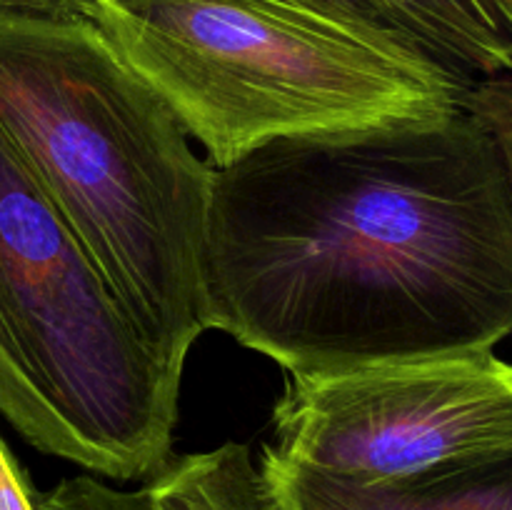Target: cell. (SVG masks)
Returning <instances> with one entry per match:
<instances>
[{
    "label": "cell",
    "mask_w": 512,
    "mask_h": 510,
    "mask_svg": "<svg viewBox=\"0 0 512 510\" xmlns=\"http://www.w3.org/2000/svg\"><path fill=\"white\" fill-rule=\"evenodd\" d=\"M210 328L290 378L512 335V190L468 108L275 138L215 168Z\"/></svg>",
    "instance_id": "cell-1"
},
{
    "label": "cell",
    "mask_w": 512,
    "mask_h": 510,
    "mask_svg": "<svg viewBox=\"0 0 512 510\" xmlns=\"http://www.w3.org/2000/svg\"><path fill=\"white\" fill-rule=\"evenodd\" d=\"M0 133L135 333L183 378L210 330L215 168L173 110L85 15L0 8Z\"/></svg>",
    "instance_id": "cell-2"
},
{
    "label": "cell",
    "mask_w": 512,
    "mask_h": 510,
    "mask_svg": "<svg viewBox=\"0 0 512 510\" xmlns=\"http://www.w3.org/2000/svg\"><path fill=\"white\" fill-rule=\"evenodd\" d=\"M78 13L213 168L288 135L448 118L478 83L315 0H80Z\"/></svg>",
    "instance_id": "cell-3"
},
{
    "label": "cell",
    "mask_w": 512,
    "mask_h": 510,
    "mask_svg": "<svg viewBox=\"0 0 512 510\" xmlns=\"http://www.w3.org/2000/svg\"><path fill=\"white\" fill-rule=\"evenodd\" d=\"M178 398L0 133V415L40 453L150 480L173 460Z\"/></svg>",
    "instance_id": "cell-4"
},
{
    "label": "cell",
    "mask_w": 512,
    "mask_h": 510,
    "mask_svg": "<svg viewBox=\"0 0 512 510\" xmlns=\"http://www.w3.org/2000/svg\"><path fill=\"white\" fill-rule=\"evenodd\" d=\"M273 425L278 458L358 483L512 453V363L475 350L290 378Z\"/></svg>",
    "instance_id": "cell-5"
},
{
    "label": "cell",
    "mask_w": 512,
    "mask_h": 510,
    "mask_svg": "<svg viewBox=\"0 0 512 510\" xmlns=\"http://www.w3.org/2000/svg\"><path fill=\"white\" fill-rule=\"evenodd\" d=\"M260 465L288 510H512V453L378 483L315 473L273 448Z\"/></svg>",
    "instance_id": "cell-6"
},
{
    "label": "cell",
    "mask_w": 512,
    "mask_h": 510,
    "mask_svg": "<svg viewBox=\"0 0 512 510\" xmlns=\"http://www.w3.org/2000/svg\"><path fill=\"white\" fill-rule=\"evenodd\" d=\"M385 25L468 80L512 75V23L498 0H363Z\"/></svg>",
    "instance_id": "cell-7"
},
{
    "label": "cell",
    "mask_w": 512,
    "mask_h": 510,
    "mask_svg": "<svg viewBox=\"0 0 512 510\" xmlns=\"http://www.w3.org/2000/svg\"><path fill=\"white\" fill-rule=\"evenodd\" d=\"M145 488L158 510H288L243 443L170 460Z\"/></svg>",
    "instance_id": "cell-8"
},
{
    "label": "cell",
    "mask_w": 512,
    "mask_h": 510,
    "mask_svg": "<svg viewBox=\"0 0 512 510\" xmlns=\"http://www.w3.org/2000/svg\"><path fill=\"white\" fill-rule=\"evenodd\" d=\"M35 510H158L148 488L118 490L95 480L93 475H75L60 480L45 493H35Z\"/></svg>",
    "instance_id": "cell-9"
},
{
    "label": "cell",
    "mask_w": 512,
    "mask_h": 510,
    "mask_svg": "<svg viewBox=\"0 0 512 510\" xmlns=\"http://www.w3.org/2000/svg\"><path fill=\"white\" fill-rule=\"evenodd\" d=\"M465 108L493 133L512 190V75L483 78L470 88Z\"/></svg>",
    "instance_id": "cell-10"
},
{
    "label": "cell",
    "mask_w": 512,
    "mask_h": 510,
    "mask_svg": "<svg viewBox=\"0 0 512 510\" xmlns=\"http://www.w3.org/2000/svg\"><path fill=\"white\" fill-rule=\"evenodd\" d=\"M0 510H35V493L0 440Z\"/></svg>",
    "instance_id": "cell-11"
},
{
    "label": "cell",
    "mask_w": 512,
    "mask_h": 510,
    "mask_svg": "<svg viewBox=\"0 0 512 510\" xmlns=\"http://www.w3.org/2000/svg\"><path fill=\"white\" fill-rule=\"evenodd\" d=\"M80 0H0L8 10H43V13H78Z\"/></svg>",
    "instance_id": "cell-12"
},
{
    "label": "cell",
    "mask_w": 512,
    "mask_h": 510,
    "mask_svg": "<svg viewBox=\"0 0 512 510\" xmlns=\"http://www.w3.org/2000/svg\"><path fill=\"white\" fill-rule=\"evenodd\" d=\"M315 3L330 5V8H335V10H343V13H350V15H355V18H363V20H370V23L385 25L383 20H380L378 15H375L373 10H370L368 5L363 3V0H315ZM385 28H390V25H385ZM390 30H393V28H390ZM395 33H398V30H395Z\"/></svg>",
    "instance_id": "cell-13"
},
{
    "label": "cell",
    "mask_w": 512,
    "mask_h": 510,
    "mask_svg": "<svg viewBox=\"0 0 512 510\" xmlns=\"http://www.w3.org/2000/svg\"><path fill=\"white\" fill-rule=\"evenodd\" d=\"M498 5L503 8V13L508 15V20L512 23V0H498Z\"/></svg>",
    "instance_id": "cell-14"
}]
</instances>
